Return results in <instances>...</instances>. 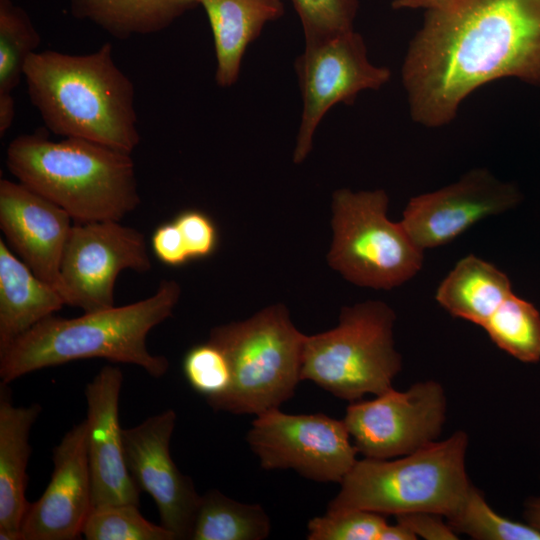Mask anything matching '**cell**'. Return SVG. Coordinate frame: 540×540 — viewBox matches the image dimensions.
<instances>
[{
    "label": "cell",
    "mask_w": 540,
    "mask_h": 540,
    "mask_svg": "<svg viewBox=\"0 0 540 540\" xmlns=\"http://www.w3.org/2000/svg\"><path fill=\"white\" fill-rule=\"evenodd\" d=\"M27 94L54 134L132 154L141 141L135 88L104 43L92 53L34 52L24 77Z\"/></svg>",
    "instance_id": "7a4b0ae2"
},
{
    "label": "cell",
    "mask_w": 540,
    "mask_h": 540,
    "mask_svg": "<svg viewBox=\"0 0 540 540\" xmlns=\"http://www.w3.org/2000/svg\"><path fill=\"white\" fill-rule=\"evenodd\" d=\"M395 320L394 311L382 301L342 308L336 327L306 335L301 379L350 402L393 388L402 368L393 338Z\"/></svg>",
    "instance_id": "52a82bcc"
},
{
    "label": "cell",
    "mask_w": 540,
    "mask_h": 540,
    "mask_svg": "<svg viewBox=\"0 0 540 540\" xmlns=\"http://www.w3.org/2000/svg\"><path fill=\"white\" fill-rule=\"evenodd\" d=\"M389 198L382 189H338L332 197L333 239L329 265L351 283L392 289L413 278L424 261L401 222L387 218Z\"/></svg>",
    "instance_id": "ba28073f"
},
{
    "label": "cell",
    "mask_w": 540,
    "mask_h": 540,
    "mask_svg": "<svg viewBox=\"0 0 540 540\" xmlns=\"http://www.w3.org/2000/svg\"><path fill=\"white\" fill-rule=\"evenodd\" d=\"M305 338L283 304L212 328L209 340L225 352L232 384L222 398L209 405L215 410L254 416L279 408L302 381Z\"/></svg>",
    "instance_id": "8992f818"
},
{
    "label": "cell",
    "mask_w": 540,
    "mask_h": 540,
    "mask_svg": "<svg viewBox=\"0 0 540 540\" xmlns=\"http://www.w3.org/2000/svg\"><path fill=\"white\" fill-rule=\"evenodd\" d=\"M384 515L361 509L330 510L308 521V540H379Z\"/></svg>",
    "instance_id": "f546056e"
},
{
    "label": "cell",
    "mask_w": 540,
    "mask_h": 540,
    "mask_svg": "<svg viewBox=\"0 0 540 540\" xmlns=\"http://www.w3.org/2000/svg\"><path fill=\"white\" fill-rule=\"evenodd\" d=\"M72 15L98 26L112 37L127 39L168 28L197 0H68Z\"/></svg>",
    "instance_id": "7402d4cb"
},
{
    "label": "cell",
    "mask_w": 540,
    "mask_h": 540,
    "mask_svg": "<svg viewBox=\"0 0 540 540\" xmlns=\"http://www.w3.org/2000/svg\"><path fill=\"white\" fill-rule=\"evenodd\" d=\"M207 14L216 56L215 80L230 87L239 78L248 46L264 26L284 14L283 0H197Z\"/></svg>",
    "instance_id": "d6986e66"
},
{
    "label": "cell",
    "mask_w": 540,
    "mask_h": 540,
    "mask_svg": "<svg viewBox=\"0 0 540 540\" xmlns=\"http://www.w3.org/2000/svg\"><path fill=\"white\" fill-rule=\"evenodd\" d=\"M468 443V435L456 431L393 460L357 459L328 509H361L384 516L431 512L448 518L472 484L466 471Z\"/></svg>",
    "instance_id": "5b68a950"
},
{
    "label": "cell",
    "mask_w": 540,
    "mask_h": 540,
    "mask_svg": "<svg viewBox=\"0 0 540 540\" xmlns=\"http://www.w3.org/2000/svg\"><path fill=\"white\" fill-rule=\"evenodd\" d=\"M518 187L487 168H474L438 190L409 200L400 221L421 249L443 246L480 220L519 204Z\"/></svg>",
    "instance_id": "4fadbf2b"
},
{
    "label": "cell",
    "mask_w": 540,
    "mask_h": 540,
    "mask_svg": "<svg viewBox=\"0 0 540 540\" xmlns=\"http://www.w3.org/2000/svg\"><path fill=\"white\" fill-rule=\"evenodd\" d=\"M492 342L524 363L540 360V313L513 292L481 326Z\"/></svg>",
    "instance_id": "cb8c5ba5"
},
{
    "label": "cell",
    "mask_w": 540,
    "mask_h": 540,
    "mask_svg": "<svg viewBox=\"0 0 540 540\" xmlns=\"http://www.w3.org/2000/svg\"><path fill=\"white\" fill-rule=\"evenodd\" d=\"M455 0H393L391 6L395 10L423 9L425 11L444 8Z\"/></svg>",
    "instance_id": "836d02e7"
},
{
    "label": "cell",
    "mask_w": 540,
    "mask_h": 540,
    "mask_svg": "<svg viewBox=\"0 0 540 540\" xmlns=\"http://www.w3.org/2000/svg\"><path fill=\"white\" fill-rule=\"evenodd\" d=\"M176 418L175 411L167 409L123 429V448L129 474L138 489L153 498L161 525L176 540H185L191 539L201 495L170 455Z\"/></svg>",
    "instance_id": "5bb4252c"
},
{
    "label": "cell",
    "mask_w": 540,
    "mask_h": 540,
    "mask_svg": "<svg viewBox=\"0 0 540 540\" xmlns=\"http://www.w3.org/2000/svg\"><path fill=\"white\" fill-rule=\"evenodd\" d=\"M15 117V101L12 94H0V134H5Z\"/></svg>",
    "instance_id": "e575fe53"
},
{
    "label": "cell",
    "mask_w": 540,
    "mask_h": 540,
    "mask_svg": "<svg viewBox=\"0 0 540 540\" xmlns=\"http://www.w3.org/2000/svg\"><path fill=\"white\" fill-rule=\"evenodd\" d=\"M246 440L263 469H293L317 482L340 483L357 461L343 419L321 413L268 410L255 416Z\"/></svg>",
    "instance_id": "9c48e42d"
},
{
    "label": "cell",
    "mask_w": 540,
    "mask_h": 540,
    "mask_svg": "<svg viewBox=\"0 0 540 540\" xmlns=\"http://www.w3.org/2000/svg\"><path fill=\"white\" fill-rule=\"evenodd\" d=\"M60 206L20 182L0 180V228L10 247L43 281L57 289L66 305L70 296L61 262L72 226Z\"/></svg>",
    "instance_id": "2e32d148"
},
{
    "label": "cell",
    "mask_w": 540,
    "mask_h": 540,
    "mask_svg": "<svg viewBox=\"0 0 540 540\" xmlns=\"http://www.w3.org/2000/svg\"><path fill=\"white\" fill-rule=\"evenodd\" d=\"M41 406H16L0 397V539L22 540L21 526L29 507L26 499L30 432Z\"/></svg>",
    "instance_id": "ac0fdd59"
},
{
    "label": "cell",
    "mask_w": 540,
    "mask_h": 540,
    "mask_svg": "<svg viewBox=\"0 0 540 540\" xmlns=\"http://www.w3.org/2000/svg\"><path fill=\"white\" fill-rule=\"evenodd\" d=\"M40 41L28 13L11 0H0V94H12Z\"/></svg>",
    "instance_id": "d4e9b609"
},
{
    "label": "cell",
    "mask_w": 540,
    "mask_h": 540,
    "mask_svg": "<svg viewBox=\"0 0 540 540\" xmlns=\"http://www.w3.org/2000/svg\"><path fill=\"white\" fill-rule=\"evenodd\" d=\"M151 246L156 257L164 264L180 266L190 260L181 232L174 220L155 229L151 237Z\"/></svg>",
    "instance_id": "1f68e13d"
},
{
    "label": "cell",
    "mask_w": 540,
    "mask_h": 540,
    "mask_svg": "<svg viewBox=\"0 0 540 540\" xmlns=\"http://www.w3.org/2000/svg\"><path fill=\"white\" fill-rule=\"evenodd\" d=\"M66 305L53 286L39 278L0 239V352Z\"/></svg>",
    "instance_id": "ffe728a7"
},
{
    "label": "cell",
    "mask_w": 540,
    "mask_h": 540,
    "mask_svg": "<svg viewBox=\"0 0 540 540\" xmlns=\"http://www.w3.org/2000/svg\"><path fill=\"white\" fill-rule=\"evenodd\" d=\"M174 222L178 226L191 259L212 255L218 244L217 228L212 219L199 210H185Z\"/></svg>",
    "instance_id": "4dcf8cb0"
},
{
    "label": "cell",
    "mask_w": 540,
    "mask_h": 540,
    "mask_svg": "<svg viewBox=\"0 0 540 540\" xmlns=\"http://www.w3.org/2000/svg\"><path fill=\"white\" fill-rule=\"evenodd\" d=\"M302 25L305 44L320 43L354 30L358 0H290Z\"/></svg>",
    "instance_id": "f1b7e54d"
},
{
    "label": "cell",
    "mask_w": 540,
    "mask_h": 540,
    "mask_svg": "<svg viewBox=\"0 0 540 540\" xmlns=\"http://www.w3.org/2000/svg\"><path fill=\"white\" fill-rule=\"evenodd\" d=\"M511 293V282L504 272L470 254L443 279L435 298L453 317L482 326Z\"/></svg>",
    "instance_id": "44dd1931"
},
{
    "label": "cell",
    "mask_w": 540,
    "mask_h": 540,
    "mask_svg": "<svg viewBox=\"0 0 540 540\" xmlns=\"http://www.w3.org/2000/svg\"><path fill=\"white\" fill-rule=\"evenodd\" d=\"M446 412L442 385L427 380L404 391L391 388L374 399L351 402L343 421L358 453L385 460L438 441Z\"/></svg>",
    "instance_id": "8fae6325"
},
{
    "label": "cell",
    "mask_w": 540,
    "mask_h": 540,
    "mask_svg": "<svg viewBox=\"0 0 540 540\" xmlns=\"http://www.w3.org/2000/svg\"><path fill=\"white\" fill-rule=\"evenodd\" d=\"M446 519L457 533L477 540H540V531L527 522L511 520L494 511L473 484L457 510Z\"/></svg>",
    "instance_id": "484cf974"
},
{
    "label": "cell",
    "mask_w": 540,
    "mask_h": 540,
    "mask_svg": "<svg viewBox=\"0 0 540 540\" xmlns=\"http://www.w3.org/2000/svg\"><path fill=\"white\" fill-rule=\"evenodd\" d=\"M131 155L84 139L53 141L34 133L9 143L6 165L18 182L77 223L121 221L140 204Z\"/></svg>",
    "instance_id": "277c9868"
},
{
    "label": "cell",
    "mask_w": 540,
    "mask_h": 540,
    "mask_svg": "<svg viewBox=\"0 0 540 540\" xmlns=\"http://www.w3.org/2000/svg\"><path fill=\"white\" fill-rule=\"evenodd\" d=\"M123 373L106 365L84 390L87 402V454L92 483V508L140 504V490L126 466L119 397Z\"/></svg>",
    "instance_id": "e0dca14e"
},
{
    "label": "cell",
    "mask_w": 540,
    "mask_h": 540,
    "mask_svg": "<svg viewBox=\"0 0 540 540\" xmlns=\"http://www.w3.org/2000/svg\"><path fill=\"white\" fill-rule=\"evenodd\" d=\"M52 461L49 484L26 511L22 540L79 539L92 510L85 420L67 431L53 448Z\"/></svg>",
    "instance_id": "9a60e30c"
},
{
    "label": "cell",
    "mask_w": 540,
    "mask_h": 540,
    "mask_svg": "<svg viewBox=\"0 0 540 540\" xmlns=\"http://www.w3.org/2000/svg\"><path fill=\"white\" fill-rule=\"evenodd\" d=\"M401 78L411 119L427 128L449 125L492 81L540 87V0H455L425 11Z\"/></svg>",
    "instance_id": "6da1fadb"
},
{
    "label": "cell",
    "mask_w": 540,
    "mask_h": 540,
    "mask_svg": "<svg viewBox=\"0 0 540 540\" xmlns=\"http://www.w3.org/2000/svg\"><path fill=\"white\" fill-rule=\"evenodd\" d=\"M418 538L426 540H456L457 532L444 521V516L431 512H414L395 516Z\"/></svg>",
    "instance_id": "d6a6232c"
},
{
    "label": "cell",
    "mask_w": 540,
    "mask_h": 540,
    "mask_svg": "<svg viewBox=\"0 0 540 540\" xmlns=\"http://www.w3.org/2000/svg\"><path fill=\"white\" fill-rule=\"evenodd\" d=\"M82 535L88 540H176L165 527L146 520L133 504L92 508Z\"/></svg>",
    "instance_id": "4316f807"
},
{
    "label": "cell",
    "mask_w": 540,
    "mask_h": 540,
    "mask_svg": "<svg viewBox=\"0 0 540 540\" xmlns=\"http://www.w3.org/2000/svg\"><path fill=\"white\" fill-rule=\"evenodd\" d=\"M418 539L412 531L404 524L396 521L395 524H388L383 528L379 540H416Z\"/></svg>",
    "instance_id": "d590c367"
},
{
    "label": "cell",
    "mask_w": 540,
    "mask_h": 540,
    "mask_svg": "<svg viewBox=\"0 0 540 540\" xmlns=\"http://www.w3.org/2000/svg\"><path fill=\"white\" fill-rule=\"evenodd\" d=\"M180 296V285L163 279L153 295L134 303L75 318L51 315L0 352L2 384L36 370L90 358L133 364L152 377H162L168 360L151 354L146 338L172 315Z\"/></svg>",
    "instance_id": "3957f363"
},
{
    "label": "cell",
    "mask_w": 540,
    "mask_h": 540,
    "mask_svg": "<svg viewBox=\"0 0 540 540\" xmlns=\"http://www.w3.org/2000/svg\"><path fill=\"white\" fill-rule=\"evenodd\" d=\"M182 369L188 384L208 404L222 398L232 384V370L225 352L208 340L191 347L185 354Z\"/></svg>",
    "instance_id": "83f0119b"
},
{
    "label": "cell",
    "mask_w": 540,
    "mask_h": 540,
    "mask_svg": "<svg viewBox=\"0 0 540 540\" xmlns=\"http://www.w3.org/2000/svg\"><path fill=\"white\" fill-rule=\"evenodd\" d=\"M145 236L116 220L77 223L66 243L61 276L70 305L93 312L114 304L118 275L151 270Z\"/></svg>",
    "instance_id": "7c38bea8"
},
{
    "label": "cell",
    "mask_w": 540,
    "mask_h": 540,
    "mask_svg": "<svg viewBox=\"0 0 540 540\" xmlns=\"http://www.w3.org/2000/svg\"><path fill=\"white\" fill-rule=\"evenodd\" d=\"M525 522L540 531V496L529 497L524 503Z\"/></svg>",
    "instance_id": "8d00e7d4"
},
{
    "label": "cell",
    "mask_w": 540,
    "mask_h": 540,
    "mask_svg": "<svg viewBox=\"0 0 540 540\" xmlns=\"http://www.w3.org/2000/svg\"><path fill=\"white\" fill-rule=\"evenodd\" d=\"M271 521L260 504L236 501L217 489L201 496L192 540H263Z\"/></svg>",
    "instance_id": "603a6c76"
},
{
    "label": "cell",
    "mask_w": 540,
    "mask_h": 540,
    "mask_svg": "<svg viewBox=\"0 0 540 540\" xmlns=\"http://www.w3.org/2000/svg\"><path fill=\"white\" fill-rule=\"evenodd\" d=\"M294 68L303 103L293 153L296 164L310 153L314 133L333 106L351 105L359 93L379 90L392 77L388 67L369 60L366 43L355 30L320 43L305 44Z\"/></svg>",
    "instance_id": "30bf717a"
}]
</instances>
